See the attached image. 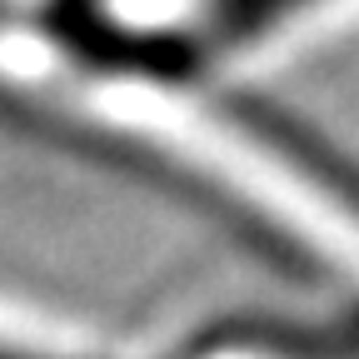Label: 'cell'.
I'll return each instance as SVG.
<instances>
[{
  "label": "cell",
  "instance_id": "1",
  "mask_svg": "<svg viewBox=\"0 0 359 359\" xmlns=\"http://www.w3.org/2000/svg\"><path fill=\"white\" fill-rule=\"evenodd\" d=\"M304 6H314V0H215L210 35H215L219 45H245V40L264 35L269 25L299 15Z\"/></svg>",
  "mask_w": 359,
  "mask_h": 359
}]
</instances>
